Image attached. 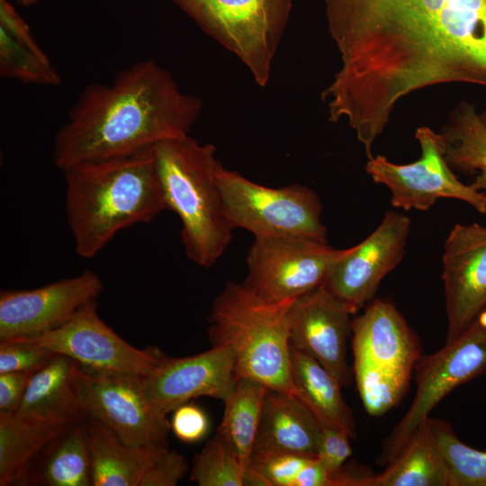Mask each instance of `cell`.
<instances>
[{
	"instance_id": "obj_29",
	"label": "cell",
	"mask_w": 486,
	"mask_h": 486,
	"mask_svg": "<svg viewBox=\"0 0 486 486\" xmlns=\"http://www.w3.org/2000/svg\"><path fill=\"white\" fill-rule=\"evenodd\" d=\"M428 423L447 470L449 486H486V451L464 444L445 420L429 417Z\"/></svg>"
},
{
	"instance_id": "obj_28",
	"label": "cell",
	"mask_w": 486,
	"mask_h": 486,
	"mask_svg": "<svg viewBox=\"0 0 486 486\" xmlns=\"http://www.w3.org/2000/svg\"><path fill=\"white\" fill-rule=\"evenodd\" d=\"M66 432L56 440L41 470V480L50 486H93L87 430L72 427Z\"/></svg>"
},
{
	"instance_id": "obj_26",
	"label": "cell",
	"mask_w": 486,
	"mask_h": 486,
	"mask_svg": "<svg viewBox=\"0 0 486 486\" xmlns=\"http://www.w3.org/2000/svg\"><path fill=\"white\" fill-rule=\"evenodd\" d=\"M446 142L445 158L452 169L477 172L471 186L486 194V126L474 104L461 102L440 133Z\"/></svg>"
},
{
	"instance_id": "obj_5",
	"label": "cell",
	"mask_w": 486,
	"mask_h": 486,
	"mask_svg": "<svg viewBox=\"0 0 486 486\" xmlns=\"http://www.w3.org/2000/svg\"><path fill=\"white\" fill-rule=\"evenodd\" d=\"M292 301L270 302L244 283L229 282L209 316L212 346L229 347L237 379L248 378L270 390L294 395L291 374L289 310Z\"/></svg>"
},
{
	"instance_id": "obj_17",
	"label": "cell",
	"mask_w": 486,
	"mask_h": 486,
	"mask_svg": "<svg viewBox=\"0 0 486 486\" xmlns=\"http://www.w3.org/2000/svg\"><path fill=\"white\" fill-rule=\"evenodd\" d=\"M236 382L234 355L222 346H212L207 351L186 357L172 358L165 355L144 376L148 400L166 415L198 397L223 401Z\"/></svg>"
},
{
	"instance_id": "obj_32",
	"label": "cell",
	"mask_w": 486,
	"mask_h": 486,
	"mask_svg": "<svg viewBox=\"0 0 486 486\" xmlns=\"http://www.w3.org/2000/svg\"><path fill=\"white\" fill-rule=\"evenodd\" d=\"M246 474L231 447L216 433L194 457L190 480L199 486H245Z\"/></svg>"
},
{
	"instance_id": "obj_40",
	"label": "cell",
	"mask_w": 486,
	"mask_h": 486,
	"mask_svg": "<svg viewBox=\"0 0 486 486\" xmlns=\"http://www.w3.org/2000/svg\"><path fill=\"white\" fill-rule=\"evenodd\" d=\"M479 114H480V118H481L482 122L486 126V110L483 111L482 112L479 113Z\"/></svg>"
},
{
	"instance_id": "obj_30",
	"label": "cell",
	"mask_w": 486,
	"mask_h": 486,
	"mask_svg": "<svg viewBox=\"0 0 486 486\" xmlns=\"http://www.w3.org/2000/svg\"><path fill=\"white\" fill-rule=\"evenodd\" d=\"M0 76L23 84L53 86L61 79L42 50H34L0 27Z\"/></svg>"
},
{
	"instance_id": "obj_33",
	"label": "cell",
	"mask_w": 486,
	"mask_h": 486,
	"mask_svg": "<svg viewBox=\"0 0 486 486\" xmlns=\"http://www.w3.org/2000/svg\"><path fill=\"white\" fill-rule=\"evenodd\" d=\"M0 341V374L34 373L43 367L55 355L42 346L21 339Z\"/></svg>"
},
{
	"instance_id": "obj_13",
	"label": "cell",
	"mask_w": 486,
	"mask_h": 486,
	"mask_svg": "<svg viewBox=\"0 0 486 486\" xmlns=\"http://www.w3.org/2000/svg\"><path fill=\"white\" fill-rule=\"evenodd\" d=\"M103 289L100 276L85 270L32 290L2 291L0 340L34 337L57 328L96 302Z\"/></svg>"
},
{
	"instance_id": "obj_31",
	"label": "cell",
	"mask_w": 486,
	"mask_h": 486,
	"mask_svg": "<svg viewBox=\"0 0 486 486\" xmlns=\"http://www.w3.org/2000/svg\"><path fill=\"white\" fill-rule=\"evenodd\" d=\"M358 392L366 411L379 416L395 406L404 395L411 374L354 360Z\"/></svg>"
},
{
	"instance_id": "obj_21",
	"label": "cell",
	"mask_w": 486,
	"mask_h": 486,
	"mask_svg": "<svg viewBox=\"0 0 486 486\" xmlns=\"http://www.w3.org/2000/svg\"><path fill=\"white\" fill-rule=\"evenodd\" d=\"M86 430L93 486H139L147 471L168 448L167 444L127 445L94 418H90Z\"/></svg>"
},
{
	"instance_id": "obj_12",
	"label": "cell",
	"mask_w": 486,
	"mask_h": 486,
	"mask_svg": "<svg viewBox=\"0 0 486 486\" xmlns=\"http://www.w3.org/2000/svg\"><path fill=\"white\" fill-rule=\"evenodd\" d=\"M96 309V302H92L57 328L13 339L28 341L66 356L90 370L148 374L165 355L156 347L139 349L126 342L100 318Z\"/></svg>"
},
{
	"instance_id": "obj_19",
	"label": "cell",
	"mask_w": 486,
	"mask_h": 486,
	"mask_svg": "<svg viewBox=\"0 0 486 486\" xmlns=\"http://www.w3.org/2000/svg\"><path fill=\"white\" fill-rule=\"evenodd\" d=\"M80 364L55 354L30 379L15 414L69 429L86 415L76 374Z\"/></svg>"
},
{
	"instance_id": "obj_35",
	"label": "cell",
	"mask_w": 486,
	"mask_h": 486,
	"mask_svg": "<svg viewBox=\"0 0 486 486\" xmlns=\"http://www.w3.org/2000/svg\"><path fill=\"white\" fill-rule=\"evenodd\" d=\"M170 427L179 440L195 443L206 436L210 424L206 413L200 407L184 403L173 411Z\"/></svg>"
},
{
	"instance_id": "obj_14",
	"label": "cell",
	"mask_w": 486,
	"mask_h": 486,
	"mask_svg": "<svg viewBox=\"0 0 486 486\" xmlns=\"http://www.w3.org/2000/svg\"><path fill=\"white\" fill-rule=\"evenodd\" d=\"M410 219L386 212L379 226L362 242L346 249L323 284L355 312L369 302L382 280L402 260Z\"/></svg>"
},
{
	"instance_id": "obj_38",
	"label": "cell",
	"mask_w": 486,
	"mask_h": 486,
	"mask_svg": "<svg viewBox=\"0 0 486 486\" xmlns=\"http://www.w3.org/2000/svg\"><path fill=\"white\" fill-rule=\"evenodd\" d=\"M0 27L18 41L34 50H42L35 40L29 25L8 0H0Z\"/></svg>"
},
{
	"instance_id": "obj_7",
	"label": "cell",
	"mask_w": 486,
	"mask_h": 486,
	"mask_svg": "<svg viewBox=\"0 0 486 486\" xmlns=\"http://www.w3.org/2000/svg\"><path fill=\"white\" fill-rule=\"evenodd\" d=\"M216 179L223 212L232 229L250 231L254 238L297 236L328 242L322 204L310 188L296 184L268 187L221 163Z\"/></svg>"
},
{
	"instance_id": "obj_16",
	"label": "cell",
	"mask_w": 486,
	"mask_h": 486,
	"mask_svg": "<svg viewBox=\"0 0 486 486\" xmlns=\"http://www.w3.org/2000/svg\"><path fill=\"white\" fill-rule=\"evenodd\" d=\"M442 260L449 341L486 310V227L455 224L445 241Z\"/></svg>"
},
{
	"instance_id": "obj_27",
	"label": "cell",
	"mask_w": 486,
	"mask_h": 486,
	"mask_svg": "<svg viewBox=\"0 0 486 486\" xmlns=\"http://www.w3.org/2000/svg\"><path fill=\"white\" fill-rule=\"evenodd\" d=\"M250 486H330L318 457L284 453H254L246 474Z\"/></svg>"
},
{
	"instance_id": "obj_36",
	"label": "cell",
	"mask_w": 486,
	"mask_h": 486,
	"mask_svg": "<svg viewBox=\"0 0 486 486\" xmlns=\"http://www.w3.org/2000/svg\"><path fill=\"white\" fill-rule=\"evenodd\" d=\"M187 471L185 458L167 448L147 471L139 486H175Z\"/></svg>"
},
{
	"instance_id": "obj_37",
	"label": "cell",
	"mask_w": 486,
	"mask_h": 486,
	"mask_svg": "<svg viewBox=\"0 0 486 486\" xmlns=\"http://www.w3.org/2000/svg\"><path fill=\"white\" fill-rule=\"evenodd\" d=\"M33 373L0 374V414H13L18 410Z\"/></svg>"
},
{
	"instance_id": "obj_1",
	"label": "cell",
	"mask_w": 486,
	"mask_h": 486,
	"mask_svg": "<svg viewBox=\"0 0 486 486\" xmlns=\"http://www.w3.org/2000/svg\"><path fill=\"white\" fill-rule=\"evenodd\" d=\"M341 67L322 93L372 147L397 103L448 83L486 86V0H325Z\"/></svg>"
},
{
	"instance_id": "obj_3",
	"label": "cell",
	"mask_w": 486,
	"mask_h": 486,
	"mask_svg": "<svg viewBox=\"0 0 486 486\" xmlns=\"http://www.w3.org/2000/svg\"><path fill=\"white\" fill-rule=\"evenodd\" d=\"M62 172L67 220L81 257H94L120 230L167 210L153 148Z\"/></svg>"
},
{
	"instance_id": "obj_8",
	"label": "cell",
	"mask_w": 486,
	"mask_h": 486,
	"mask_svg": "<svg viewBox=\"0 0 486 486\" xmlns=\"http://www.w3.org/2000/svg\"><path fill=\"white\" fill-rule=\"evenodd\" d=\"M486 371V310L460 335L415 365L416 393L410 407L383 441L381 461L389 463L406 446L433 409L456 387Z\"/></svg>"
},
{
	"instance_id": "obj_2",
	"label": "cell",
	"mask_w": 486,
	"mask_h": 486,
	"mask_svg": "<svg viewBox=\"0 0 486 486\" xmlns=\"http://www.w3.org/2000/svg\"><path fill=\"white\" fill-rule=\"evenodd\" d=\"M202 103L183 92L153 59L119 70L111 83H92L80 93L53 140L61 171L80 163L128 156L189 135Z\"/></svg>"
},
{
	"instance_id": "obj_24",
	"label": "cell",
	"mask_w": 486,
	"mask_h": 486,
	"mask_svg": "<svg viewBox=\"0 0 486 486\" xmlns=\"http://www.w3.org/2000/svg\"><path fill=\"white\" fill-rule=\"evenodd\" d=\"M67 430L15 413L0 414V485L24 477L30 462Z\"/></svg>"
},
{
	"instance_id": "obj_22",
	"label": "cell",
	"mask_w": 486,
	"mask_h": 486,
	"mask_svg": "<svg viewBox=\"0 0 486 486\" xmlns=\"http://www.w3.org/2000/svg\"><path fill=\"white\" fill-rule=\"evenodd\" d=\"M428 418L386 469L375 475L358 472L354 486H449L447 470Z\"/></svg>"
},
{
	"instance_id": "obj_34",
	"label": "cell",
	"mask_w": 486,
	"mask_h": 486,
	"mask_svg": "<svg viewBox=\"0 0 486 486\" xmlns=\"http://www.w3.org/2000/svg\"><path fill=\"white\" fill-rule=\"evenodd\" d=\"M350 435L345 430L323 426L320 437L317 457L321 462L335 486L344 469V464L352 454Z\"/></svg>"
},
{
	"instance_id": "obj_4",
	"label": "cell",
	"mask_w": 486,
	"mask_h": 486,
	"mask_svg": "<svg viewBox=\"0 0 486 486\" xmlns=\"http://www.w3.org/2000/svg\"><path fill=\"white\" fill-rule=\"evenodd\" d=\"M167 210L181 221L186 256L211 267L228 248L232 227L222 209L216 179L220 163L213 144L189 135L164 140L153 148Z\"/></svg>"
},
{
	"instance_id": "obj_25",
	"label": "cell",
	"mask_w": 486,
	"mask_h": 486,
	"mask_svg": "<svg viewBox=\"0 0 486 486\" xmlns=\"http://www.w3.org/2000/svg\"><path fill=\"white\" fill-rule=\"evenodd\" d=\"M267 391L256 381L239 378L223 400L224 413L217 433L229 444L246 471L254 452Z\"/></svg>"
},
{
	"instance_id": "obj_20",
	"label": "cell",
	"mask_w": 486,
	"mask_h": 486,
	"mask_svg": "<svg viewBox=\"0 0 486 486\" xmlns=\"http://www.w3.org/2000/svg\"><path fill=\"white\" fill-rule=\"evenodd\" d=\"M322 428L316 416L295 395L268 389L253 454L284 453L317 457Z\"/></svg>"
},
{
	"instance_id": "obj_6",
	"label": "cell",
	"mask_w": 486,
	"mask_h": 486,
	"mask_svg": "<svg viewBox=\"0 0 486 486\" xmlns=\"http://www.w3.org/2000/svg\"><path fill=\"white\" fill-rule=\"evenodd\" d=\"M208 36L236 55L265 87L292 0H171Z\"/></svg>"
},
{
	"instance_id": "obj_23",
	"label": "cell",
	"mask_w": 486,
	"mask_h": 486,
	"mask_svg": "<svg viewBox=\"0 0 486 486\" xmlns=\"http://www.w3.org/2000/svg\"><path fill=\"white\" fill-rule=\"evenodd\" d=\"M291 374L294 395L323 426L345 430L356 437V423L345 401L342 386L313 357L291 347Z\"/></svg>"
},
{
	"instance_id": "obj_18",
	"label": "cell",
	"mask_w": 486,
	"mask_h": 486,
	"mask_svg": "<svg viewBox=\"0 0 486 486\" xmlns=\"http://www.w3.org/2000/svg\"><path fill=\"white\" fill-rule=\"evenodd\" d=\"M354 360L411 374L421 358L416 334L391 302L375 300L352 320Z\"/></svg>"
},
{
	"instance_id": "obj_9",
	"label": "cell",
	"mask_w": 486,
	"mask_h": 486,
	"mask_svg": "<svg viewBox=\"0 0 486 486\" xmlns=\"http://www.w3.org/2000/svg\"><path fill=\"white\" fill-rule=\"evenodd\" d=\"M346 249L304 237L254 238L244 284L270 302L295 300L323 284Z\"/></svg>"
},
{
	"instance_id": "obj_11",
	"label": "cell",
	"mask_w": 486,
	"mask_h": 486,
	"mask_svg": "<svg viewBox=\"0 0 486 486\" xmlns=\"http://www.w3.org/2000/svg\"><path fill=\"white\" fill-rule=\"evenodd\" d=\"M76 383L86 414L122 442L134 446L166 444L170 422L148 400L143 375L98 372L80 364Z\"/></svg>"
},
{
	"instance_id": "obj_39",
	"label": "cell",
	"mask_w": 486,
	"mask_h": 486,
	"mask_svg": "<svg viewBox=\"0 0 486 486\" xmlns=\"http://www.w3.org/2000/svg\"><path fill=\"white\" fill-rule=\"evenodd\" d=\"M14 1L17 2L21 5L30 6V5H32V4H36L40 0H14Z\"/></svg>"
},
{
	"instance_id": "obj_15",
	"label": "cell",
	"mask_w": 486,
	"mask_h": 486,
	"mask_svg": "<svg viewBox=\"0 0 486 486\" xmlns=\"http://www.w3.org/2000/svg\"><path fill=\"white\" fill-rule=\"evenodd\" d=\"M355 313L324 284L293 300L289 310L290 347L317 360L342 387L351 382L346 343Z\"/></svg>"
},
{
	"instance_id": "obj_10",
	"label": "cell",
	"mask_w": 486,
	"mask_h": 486,
	"mask_svg": "<svg viewBox=\"0 0 486 486\" xmlns=\"http://www.w3.org/2000/svg\"><path fill=\"white\" fill-rule=\"evenodd\" d=\"M415 137L421 148L417 161L399 165L379 155L366 163L365 170L372 179L390 190L392 205L404 211H427L437 200L450 198L485 213L486 194L463 184L453 173L445 158L442 135L422 126L417 129Z\"/></svg>"
}]
</instances>
